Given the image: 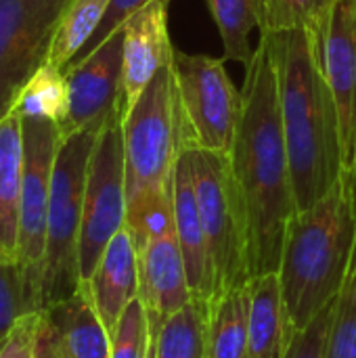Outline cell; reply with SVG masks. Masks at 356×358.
Returning <instances> with one entry per match:
<instances>
[{
  "label": "cell",
  "instance_id": "f546056e",
  "mask_svg": "<svg viewBox=\"0 0 356 358\" xmlns=\"http://www.w3.org/2000/svg\"><path fill=\"white\" fill-rule=\"evenodd\" d=\"M153 2H170V0H111L109 10L105 13L101 25L97 27V31L92 34V38L88 40V44L80 50V55H78L71 63H76V61L84 59L86 55H90V52H92L94 48H99L113 31H118L134 13H138L141 8H145V6H149V4H153Z\"/></svg>",
  "mask_w": 356,
  "mask_h": 358
},
{
  "label": "cell",
  "instance_id": "d6986e66",
  "mask_svg": "<svg viewBox=\"0 0 356 358\" xmlns=\"http://www.w3.org/2000/svg\"><path fill=\"white\" fill-rule=\"evenodd\" d=\"M248 358H281L292 325L283 304L279 273L256 275L250 281Z\"/></svg>",
  "mask_w": 356,
  "mask_h": 358
},
{
  "label": "cell",
  "instance_id": "1f68e13d",
  "mask_svg": "<svg viewBox=\"0 0 356 358\" xmlns=\"http://www.w3.org/2000/svg\"><path fill=\"white\" fill-rule=\"evenodd\" d=\"M36 358H65L61 350L59 334L46 313H40L36 331Z\"/></svg>",
  "mask_w": 356,
  "mask_h": 358
},
{
  "label": "cell",
  "instance_id": "8992f818",
  "mask_svg": "<svg viewBox=\"0 0 356 358\" xmlns=\"http://www.w3.org/2000/svg\"><path fill=\"white\" fill-rule=\"evenodd\" d=\"M172 63L157 71L136 105L122 120L126 206L172 187L174 168L185 153L183 115Z\"/></svg>",
  "mask_w": 356,
  "mask_h": 358
},
{
  "label": "cell",
  "instance_id": "d6a6232c",
  "mask_svg": "<svg viewBox=\"0 0 356 358\" xmlns=\"http://www.w3.org/2000/svg\"><path fill=\"white\" fill-rule=\"evenodd\" d=\"M155 352H157V329L151 327V340H149V346H147L145 358H155Z\"/></svg>",
  "mask_w": 356,
  "mask_h": 358
},
{
  "label": "cell",
  "instance_id": "9a60e30c",
  "mask_svg": "<svg viewBox=\"0 0 356 358\" xmlns=\"http://www.w3.org/2000/svg\"><path fill=\"white\" fill-rule=\"evenodd\" d=\"M84 285L111 338L126 306L138 298V254L126 227L109 241Z\"/></svg>",
  "mask_w": 356,
  "mask_h": 358
},
{
  "label": "cell",
  "instance_id": "7c38bea8",
  "mask_svg": "<svg viewBox=\"0 0 356 358\" xmlns=\"http://www.w3.org/2000/svg\"><path fill=\"white\" fill-rule=\"evenodd\" d=\"M122 59L124 29L120 27L99 48L65 69L69 84V111L59 126L61 138L88 126H101L113 111H118Z\"/></svg>",
  "mask_w": 356,
  "mask_h": 358
},
{
  "label": "cell",
  "instance_id": "484cf974",
  "mask_svg": "<svg viewBox=\"0 0 356 358\" xmlns=\"http://www.w3.org/2000/svg\"><path fill=\"white\" fill-rule=\"evenodd\" d=\"M323 358H356V237L344 285L334 302Z\"/></svg>",
  "mask_w": 356,
  "mask_h": 358
},
{
  "label": "cell",
  "instance_id": "4316f807",
  "mask_svg": "<svg viewBox=\"0 0 356 358\" xmlns=\"http://www.w3.org/2000/svg\"><path fill=\"white\" fill-rule=\"evenodd\" d=\"M151 340L149 315L138 298H134L120 317L111 334V358H145Z\"/></svg>",
  "mask_w": 356,
  "mask_h": 358
},
{
  "label": "cell",
  "instance_id": "d4e9b609",
  "mask_svg": "<svg viewBox=\"0 0 356 358\" xmlns=\"http://www.w3.org/2000/svg\"><path fill=\"white\" fill-rule=\"evenodd\" d=\"M334 0H254L258 27L262 34H283V31H308L315 34Z\"/></svg>",
  "mask_w": 356,
  "mask_h": 358
},
{
  "label": "cell",
  "instance_id": "f1b7e54d",
  "mask_svg": "<svg viewBox=\"0 0 356 358\" xmlns=\"http://www.w3.org/2000/svg\"><path fill=\"white\" fill-rule=\"evenodd\" d=\"M334 304L323 308L304 329H292L281 358H323Z\"/></svg>",
  "mask_w": 356,
  "mask_h": 358
},
{
  "label": "cell",
  "instance_id": "3957f363",
  "mask_svg": "<svg viewBox=\"0 0 356 358\" xmlns=\"http://www.w3.org/2000/svg\"><path fill=\"white\" fill-rule=\"evenodd\" d=\"M356 237V170L315 206L292 216L281 252L279 281L292 329H304L336 302Z\"/></svg>",
  "mask_w": 356,
  "mask_h": 358
},
{
  "label": "cell",
  "instance_id": "ffe728a7",
  "mask_svg": "<svg viewBox=\"0 0 356 358\" xmlns=\"http://www.w3.org/2000/svg\"><path fill=\"white\" fill-rule=\"evenodd\" d=\"M250 283L218 294L208 302V358H248Z\"/></svg>",
  "mask_w": 356,
  "mask_h": 358
},
{
  "label": "cell",
  "instance_id": "4dcf8cb0",
  "mask_svg": "<svg viewBox=\"0 0 356 358\" xmlns=\"http://www.w3.org/2000/svg\"><path fill=\"white\" fill-rule=\"evenodd\" d=\"M40 313L23 315L0 342V358H36V331Z\"/></svg>",
  "mask_w": 356,
  "mask_h": 358
},
{
  "label": "cell",
  "instance_id": "603a6c76",
  "mask_svg": "<svg viewBox=\"0 0 356 358\" xmlns=\"http://www.w3.org/2000/svg\"><path fill=\"white\" fill-rule=\"evenodd\" d=\"M109 4L111 0H69L55 34L48 63L67 69L101 25Z\"/></svg>",
  "mask_w": 356,
  "mask_h": 358
},
{
  "label": "cell",
  "instance_id": "ba28073f",
  "mask_svg": "<svg viewBox=\"0 0 356 358\" xmlns=\"http://www.w3.org/2000/svg\"><path fill=\"white\" fill-rule=\"evenodd\" d=\"M23 124V182L19 206L17 264L23 273L31 313H42V275L46 254V222L50 180L61 143L59 124L48 120H21Z\"/></svg>",
  "mask_w": 356,
  "mask_h": 358
},
{
  "label": "cell",
  "instance_id": "277c9868",
  "mask_svg": "<svg viewBox=\"0 0 356 358\" xmlns=\"http://www.w3.org/2000/svg\"><path fill=\"white\" fill-rule=\"evenodd\" d=\"M101 126L82 128L61 138L48 199L46 254L42 275V313L80 287V229L90 155Z\"/></svg>",
  "mask_w": 356,
  "mask_h": 358
},
{
  "label": "cell",
  "instance_id": "e0dca14e",
  "mask_svg": "<svg viewBox=\"0 0 356 358\" xmlns=\"http://www.w3.org/2000/svg\"><path fill=\"white\" fill-rule=\"evenodd\" d=\"M23 182V124L8 113L0 120V260L17 264L19 206Z\"/></svg>",
  "mask_w": 356,
  "mask_h": 358
},
{
  "label": "cell",
  "instance_id": "cb8c5ba5",
  "mask_svg": "<svg viewBox=\"0 0 356 358\" xmlns=\"http://www.w3.org/2000/svg\"><path fill=\"white\" fill-rule=\"evenodd\" d=\"M225 46V59L239 61L245 67L254 59L250 34L258 27L254 0H206Z\"/></svg>",
  "mask_w": 356,
  "mask_h": 358
},
{
  "label": "cell",
  "instance_id": "44dd1931",
  "mask_svg": "<svg viewBox=\"0 0 356 358\" xmlns=\"http://www.w3.org/2000/svg\"><path fill=\"white\" fill-rule=\"evenodd\" d=\"M69 111V84L65 69L44 63L21 88L10 109L19 120H48L63 124Z\"/></svg>",
  "mask_w": 356,
  "mask_h": 358
},
{
  "label": "cell",
  "instance_id": "52a82bcc",
  "mask_svg": "<svg viewBox=\"0 0 356 358\" xmlns=\"http://www.w3.org/2000/svg\"><path fill=\"white\" fill-rule=\"evenodd\" d=\"M172 67L185 151L197 149L231 157L243 113V94L229 78L225 59L176 50Z\"/></svg>",
  "mask_w": 356,
  "mask_h": 358
},
{
  "label": "cell",
  "instance_id": "6da1fadb",
  "mask_svg": "<svg viewBox=\"0 0 356 358\" xmlns=\"http://www.w3.org/2000/svg\"><path fill=\"white\" fill-rule=\"evenodd\" d=\"M243 113L231 151V166L248 210L252 271L279 273L283 239L296 214L290 159L281 128L277 76L266 40L245 67Z\"/></svg>",
  "mask_w": 356,
  "mask_h": 358
},
{
  "label": "cell",
  "instance_id": "5bb4252c",
  "mask_svg": "<svg viewBox=\"0 0 356 358\" xmlns=\"http://www.w3.org/2000/svg\"><path fill=\"white\" fill-rule=\"evenodd\" d=\"M136 254L138 300L149 315V325L159 329L170 315L178 313L193 300L176 227L147 237L136 245Z\"/></svg>",
  "mask_w": 356,
  "mask_h": 358
},
{
  "label": "cell",
  "instance_id": "30bf717a",
  "mask_svg": "<svg viewBox=\"0 0 356 358\" xmlns=\"http://www.w3.org/2000/svg\"><path fill=\"white\" fill-rule=\"evenodd\" d=\"M67 4L69 0H0V120L48 61Z\"/></svg>",
  "mask_w": 356,
  "mask_h": 358
},
{
  "label": "cell",
  "instance_id": "ac0fdd59",
  "mask_svg": "<svg viewBox=\"0 0 356 358\" xmlns=\"http://www.w3.org/2000/svg\"><path fill=\"white\" fill-rule=\"evenodd\" d=\"M44 313L59 334L65 358H111V338L84 283H80L71 298Z\"/></svg>",
  "mask_w": 356,
  "mask_h": 358
},
{
  "label": "cell",
  "instance_id": "2e32d148",
  "mask_svg": "<svg viewBox=\"0 0 356 358\" xmlns=\"http://www.w3.org/2000/svg\"><path fill=\"white\" fill-rule=\"evenodd\" d=\"M174 227L187 266L191 296L195 300L208 302L214 296V273L197 208L195 187L185 153L180 155L174 168Z\"/></svg>",
  "mask_w": 356,
  "mask_h": 358
},
{
  "label": "cell",
  "instance_id": "83f0119b",
  "mask_svg": "<svg viewBox=\"0 0 356 358\" xmlns=\"http://www.w3.org/2000/svg\"><path fill=\"white\" fill-rule=\"evenodd\" d=\"M29 302L25 294V281L19 264L0 260V342L10 331L17 319L29 315Z\"/></svg>",
  "mask_w": 356,
  "mask_h": 358
},
{
  "label": "cell",
  "instance_id": "5b68a950",
  "mask_svg": "<svg viewBox=\"0 0 356 358\" xmlns=\"http://www.w3.org/2000/svg\"><path fill=\"white\" fill-rule=\"evenodd\" d=\"M185 157L191 170L208 241L214 273V296H218L254 279L248 210L231 166V157L197 149H187Z\"/></svg>",
  "mask_w": 356,
  "mask_h": 358
},
{
  "label": "cell",
  "instance_id": "8fae6325",
  "mask_svg": "<svg viewBox=\"0 0 356 358\" xmlns=\"http://www.w3.org/2000/svg\"><path fill=\"white\" fill-rule=\"evenodd\" d=\"M311 38L336 103L344 168L356 170V0H334Z\"/></svg>",
  "mask_w": 356,
  "mask_h": 358
},
{
  "label": "cell",
  "instance_id": "7a4b0ae2",
  "mask_svg": "<svg viewBox=\"0 0 356 358\" xmlns=\"http://www.w3.org/2000/svg\"><path fill=\"white\" fill-rule=\"evenodd\" d=\"M277 76L296 212L323 199L346 172L338 111L308 31L262 34Z\"/></svg>",
  "mask_w": 356,
  "mask_h": 358
},
{
  "label": "cell",
  "instance_id": "4fadbf2b",
  "mask_svg": "<svg viewBox=\"0 0 356 358\" xmlns=\"http://www.w3.org/2000/svg\"><path fill=\"white\" fill-rule=\"evenodd\" d=\"M170 2H153L134 13L124 25L122 88L118 113L124 120L145 92L157 71L174 61V46L168 31Z\"/></svg>",
  "mask_w": 356,
  "mask_h": 358
},
{
  "label": "cell",
  "instance_id": "9c48e42d",
  "mask_svg": "<svg viewBox=\"0 0 356 358\" xmlns=\"http://www.w3.org/2000/svg\"><path fill=\"white\" fill-rule=\"evenodd\" d=\"M126 224V164L122 117L113 111L103 124L86 174L80 229V281L86 283L109 241Z\"/></svg>",
  "mask_w": 356,
  "mask_h": 358
},
{
  "label": "cell",
  "instance_id": "7402d4cb",
  "mask_svg": "<svg viewBox=\"0 0 356 358\" xmlns=\"http://www.w3.org/2000/svg\"><path fill=\"white\" fill-rule=\"evenodd\" d=\"M206 327L208 302L193 298L159 325L155 358H208Z\"/></svg>",
  "mask_w": 356,
  "mask_h": 358
}]
</instances>
